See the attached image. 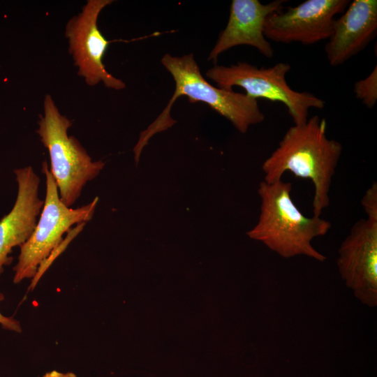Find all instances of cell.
<instances>
[{
    "mask_svg": "<svg viewBox=\"0 0 377 377\" xmlns=\"http://www.w3.org/2000/svg\"><path fill=\"white\" fill-rule=\"evenodd\" d=\"M325 118L315 115L286 132L278 147L263 162L264 181L273 183L286 172L313 184V214L320 216L330 205V191L343 147L327 137Z\"/></svg>",
    "mask_w": 377,
    "mask_h": 377,
    "instance_id": "cell-1",
    "label": "cell"
},
{
    "mask_svg": "<svg viewBox=\"0 0 377 377\" xmlns=\"http://www.w3.org/2000/svg\"><path fill=\"white\" fill-rule=\"evenodd\" d=\"M112 1L88 0L81 12L68 22L65 36L77 74L88 85L103 82L106 87L120 90L125 88V83L108 73L103 63L108 45L115 40L105 39L97 24L100 13Z\"/></svg>",
    "mask_w": 377,
    "mask_h": 377,
    "instance_id": "cell-7",
    "label": "cell"
},
{
    "mask_svg": "<svg viewBox=\"0 0 377 377\" xmlns=\"http://www.w3.org/2000/svg\"><path fill=\"white\" fill-rule=\"evenodd\" d=\"M292 184L282 179L260 182V213L257 224L247 232L280 256H306L320 262L326 256L312 245V240L325 235L331 223L320 216H304L291 198Z\"/></svg>",
    "mask_w": 377,
    "mask_h": 377,
    "instance_id": "cell-2",
    "label": "cell"
},
{
    "mask_svg": "<svg viewBox=\"0 0 377 377\" xmlns=\"http://www.w3.org/2000/svg\"><path fill=\"white\" fill-rule=\"evenodd\" d=\"M349 0H306L294 7L271 13L264 34L276 43L311 45L328 39L334 16L342 14Z\"/></svg>",
    "mask_w": 377,
    "mask_h": 377,
    "instance_id": "cell-9",
    "label": "cell"
},
{
    "mask_svg": "<svg viewBox=\"0 0 377 377\" xmlns=\"http://www.w3.org/2000/svg\"><path fill=\"white\" fill-rule=\"evenodd\" d=\"M377 34V1L354 0L334 19L325 45L330 65H341L363 50Z\"/></svg>",
    "mask_w": 377,
    "mask_h": 377,
    "instance_id": "cell-12",
    "label": "cell"
},
{
    "mask_svg": "<svg viewBox=\"0 0 377 377\" xmlns=\"http://www.w3.org/2000/svg\"><path fill=\"white\" fill-rule=\"evenodd\" d=\"M355 97L360 100L367 108L371 109L377 101V66L364 79L357 81L354 84Z\"/></svg>",
    "mask_w": 377,
    "mask_h": 377,
    "instance_id": "cell-13",
    "label": "cell"
},
{
    "mask_svg": "<svg viewBox=\"0 0 377 377\" xmlns=\"http://www.w3.org/2000/svg\"><path fill=\"white\" fill-rule=\"evenodd\" d=\"M362 205L367 216L377 218V184L374 182L364 193L362 199Z\"/></svg>",
    "mask_w": 377,
    "mask_h": 377,
    "instance_id": "cell-14",
    "label": "cell"
},
{
    "mask_svg": "<svg viewBox=\"0 0 377 377\" xmlns=\"http://www.w3.org/2000/svg\"><path fill=\"white\" fill-rule=\"evenodd\" d=\"M43 377H76V376L71 372L64 374L57 371H52L46 373Z\"/></svg>",
    "mask_w": 377,
    "mask_h": 377,
    "instance_id": "cell-16",
    "label": "cell"
},
{
    "mask_svg": "<svg viewBox=\"0 0 377 377\" xmlns=\"http://www.w3.org/2000/svg\"><path fill=\"white\" fill-rule=\"evenodd\" d=\"M162 65L171 74L175 83L174 94L158 118L143 131L149 140L158 132L163 131L177 121L170 116L175 101L182 96L190 103L202 102L228 119L240 132L244 133L251 125L265 119L258 100L246 94L216 87L202 76L193 53L175 57L167 53L161 59Z\"/></svg>",
    "mask_w": 377,
    "mask_h": 377,
    "instance_id": "cell-3",
    "label": "cell"
},
{
    "mask_svg": "<svg viewBox=\"0 0 377 377\" xmlns=\"http://www.w3.org/2000/svg\"><path fill=\"white\" fill-rule=\"evenodd\" d=\"M43 110L36 132L48 150L50 170L60 200L71 207L81 195L84 186L98 175L105 163L92 161L80 142L68 135L73 121L60 113L50 94L44 98Z\"/></svg>",
    "mask_w": 377,
    "mask_h": 377,
    "instance_id": "cell-4",
    "label": "cell"
},
{
    "mask_svg": "<svg viewBox=\"0 0 377 377\" xmlns=\"http://www.w3.org/2000/svg\"><path fill=\"white\" fill-rule=\"evenodd\" d=\"M337 267L346 286L369 307L377 306V218L357 221L342 242Z\"/></svg>",
    "mask_w": 377,
    "mask_h": 377,
    "instance_id": "cell-8",
    "label": "cell"
},
{
    "mask_svg": "<svg viewBox=\"0 0 377 377\" xmlns=\"http://www.w3.org/2000/svg\"><path fill=\"white\" fill-rule=\"evenodd\" d=\"M17 183L15 204L0 220V275L4 267L12 263L10 256L33 233L44 205L38 195L40 178L31 165L14 170Z\"/></svg>",
    "mask_w": 377,
    "mask_h": 377,
    "instance_id": "cell-10",
    "label": "cell"
},
{
    "mask_svg": "<svg viewBox=\"0 0 377 377\" xmlns=\"http://www.w3.org/2000/svg\"><path fill=\"white\" fill-rule=\"evenodd\" d=\"M290 68L289 64L283 62L269 68L238 62L230 66L216 64L207 71L206 76L219 88L232 90V87H239L256 100L264 98L283 103L295 124H302L308 119L310 108L321 110L325 101L309 92L291 89L286 79Z\"/></svg>",
    "mask_w": 377,
    "mask_h": 377,
    "instance_id": "cell-6",
    "label": "cell"
},
{
    "mask_svg": "<svg viewBox=\"0 0 377 377\" xmlns=\"http://www.w3.org/2000/svg\"><path fill=\"white\" fill-rule=\"evenodd\" d=\"M4 300V295L0 293V302ZM0 325L3 329L16 332H21L22 327L19 321L12 317L3 316L0 312Z\"/></svg>",
    "mask_w": 377,
    "mask_h": 377,
    "instance_id": "cell-15",
    "label": "cell"
},
{
    "mask_svg": "<svg viewBox=\"0 0 377 377\" xmlns=\"http://www.w3.org/2000/svg\"><path fill=\"white\" fill-rule=\"evenodd\" d=\"M284 0L262 3L258 0H232L226 28L211 50L208 60L216 62L226 50L241 45L255 47L267 58H272L274 50L264 34L266 18L272 13L283 10Z\"/></svg>",
    "mask_w": 377,
    "mask_h": 377,
    "instance_id": "cell-11",
    "label": "cell"
},
{
    "mask_svg": "<svg viewBox=\"0 0 377 377\" xmlns=\"http://www.w3.org/2000/svg\"><path fill=\"white\" fill-rule=\"evenodd\" d=\"M46 179L44 205L30 237L20 246L17 263L13 268V282L34 278L39 269L63 241V235L75 224L86 223L95 212L98 198L77 208L68 207L60 200L55 180L46 161L42 164Z\"/></svg>",
    "mask_w": 377,
    "mask_h": 377,
    "instance_id": "cell-5",
    "label": "cell"
}]
</instances>
